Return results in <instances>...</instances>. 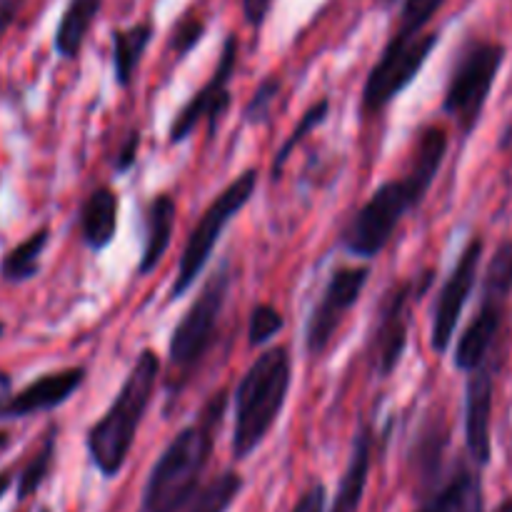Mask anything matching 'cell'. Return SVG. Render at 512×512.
I'll list each match as a JSON object with an SVG mask.
<instances>
[{"instance_id":"cell-1","label":"cell","mask_w":512,"mask_h":512,"mask_svg":"<svg viewBox=\"0 0 512 512\" xmlns=\"http://www.w3.org/2000/svg\"><path fill=\"white\" fill-rule=\"evenodd\" d=\"M448 153V133L440 125H430L418 135L413 160L400 180L380 185L368 203L355 210L340 233V245L358 258H375L385 250L398 225L410 210L418 208L438 178Z\"/></svg>"},{"instance_id":"cell-2","label":"cell","mask_w":512,"mask_h":512,"mask_svg":"<svg viewBox=\"0 0 512 512\" xmlns=\"http://www.w3.org/2000/svg\"><path fill=\"white\" fill-rule=\"evenodd\" d=\"M225 413V390L205 405L203 415L195 425L180 430L163 455L143 490V512H183L198 493L200 478L210 463L215 430Z\"/></svg>"},{"instance_id":"cell-3","label":"cell","mask_w":512,"mask_h":512,"mask_svg":"<svg viewBox=\"0 0 512 512\" xmlns=\"http://www.w3.org/2000/svg\"><path fill=\"white\" fill-rule=\"evenodd\" d=\"M160 375V358L153 350H143L130 368L123 388L115 395L113 405L103 418L88 430L85 448L90 460L105 478H115L128 460L140 423L153 400L155 383Z\"/></svg>"},{"instance_id":"cell-4","label":"cell","mask_w":512,"mask_h":512,"mask_svg":"<svg viewBox=\"0 0 512 512\" xmlns=\"http://www.w3.org/2000/svg\"><path fill=\"white\" fill-rule=\"evenodd\" d=\"M293 360L288 348H270L245 370L235 388L233 458L245 460L263 445L288 400Z\"/></svg>"},{"instance_id":"cell-5","label":"cell","mask_w":512,"mask_h":512,"mask_svg":"<svg viewBox=\"0 0 512 512\" xmlns=\"http://www.w3.org/2000/svg\"><path fill=\"white\" fill-rule=\"evenodd\" d=\"M505 63V48L490 40H475L463 48L450 73L443 98V113L455 120L460 135L468 138L478 128L480 115L493 93L495 78Z\"/></svg>"},{"instance_id":"cell-6","label":"cell","mask_w":512,"mask_h":512,"mask_svg":"<svg viewBox=\"0 0 512 512\" xmlns=\"http://www.w3.org/2000/svg\"><path fill=\"white\" fill-rule=\"evenodd\" d=\"M258 178V170L248 168L245 173H240L223 193H218V198L208 205L203 218L198 220V225H195L193 233H190L183 255H180L178 273H175L170 298H183V295L193 288L198 275L203 273V268L208 265L220 235L225 233L230 220H233L235 215L250 203V198H253L255 188H258Z\"/></svg>"},{"instance_id":"cell-7","label":"cell","mask_w":512,"mask_h":512,"mask_svg":"<svg viewBox=\"0 0 512 512\" xmlns=\"http://www.w3.org/2000/svg\"><path fill=\"white\" fill-rule=\"evenodd\" d=\"M228 293L230 268L223 265V268L203 285L200 295L193 300V305L185 310L178 328L173 330V338H170V363H173L180 380H185V375L205 358V353H208L210 345H213L215 333H218V323L220 318H223Z\"/></svg>"},{"instance_id":"cell-8","label":"cell","mask_w":512,"mask_h":512,"mask_svg":"<svg viewBox=\"0 0 512 512\" xmlns=\"http://www.w3.org/2000/svg\"><path fill=\"white\" fill-rule=\"evenodd\" d=\"M438 33H403L395 30L388 48L383 50L375 68L370 70L363 90L365 113H380L385 105L393 103L423 70L425 60L430 58L433 48L438 45Z\"/></svg>"},{"instance_id":"cell-9","label":"cell","mask_w":512,"mask_h":512,"mask_svg":"<svg viewBox=\"0 0 512 512\" xmlns=\"http://www.w3.org/2000/svg\"><path fill=\"white\" fill-rule=\"evenodd\" d=\"M368 265H353V268H338L330 275L323 290V298L315 305L313 315L305 328V350L310 358H320L333 343L335 333L343 325L345 315L358 305L365 285H368Z\"/></svg>"},{"instance_id":"cell-10","label":"cell","mask_w":512,"mask_h":512,"mask_svg":"<svg viewBox=\"0 0 512 512\" xmlns=\"http://www.w3.org/2000/svg\"><path fill=\"white\" fill-rule=\"evenodd\" d=\"M235 63H238V40L235 35H230L223 45L213 78L175 115L173 128H170V143H183L185 138H190L200 120H208V135L213 138L220 120L230 108V78L235 73Z\"/></svg>"},{"instance_id":"cell-11","label":"cell","mask_w":512,"mask_h":512,"mask_svg":"<svg viewBox=\"0 0 512 512\" xmlns=\"http://www.w3.org/2000/svg\"><path fill=\"white\" fill-rule=\"evenodd\" d=\"M480 260H483V240L473 238L465 245L453 273L448 275L445 285L440 288L438 303H435L433 310V338H430L433 350L438 355L448 353L450 343H453L460 315H463L465 305H468L470 295L475 290V283H478Z\"/></svg>"},{"instance_id":"cell-12","label":"cell","mask_w":512,"mask_h":512,"mask_svg":"<svg viewBox=\"0 0 512 512\" xmlns=\"http://www.w3.org/2000/svg\"><path fill=\"white\" fill-rule=\"evenodd\" d=\"M413 298V283L393 285L383 295L378 308V323L373 333V365L378 378H388L398 370L408 348V305Z\"/></svg>"},{"instance_id":"cell-13","label":"cell","mask_w":512,"mask_h":512,"mask_svg":"<svg viewBox=\"0 0 512 512\" xmlns=\"http://www.w3.org/2000/svg\"><path fill=\"white\" fill-rule=\"evenodd\" d=\"M495 378L488 363L473 370L465 388V445L475 468H488L493 458Z\"/></svg>"},{"instance_id":"cell-14","label":"cell","mask_w":512,"mask_h":512,"mask_svg":"<svg viewBox=\"0 0 512 512\" xmlns=\"http://www.w3.org/2000/svg\"><path fill=\"white\" fill-rule=\"evenodd\" d=\"M85 383V368H65L55 370V373L40 375L30 385H25L20 393L10 398L8 408H5V418H28V415L48 413V410L60 408L68 403L70 395Z\"/></svg>"},{"instance_id":"cell-15","label":"cell","mask_w":512,"mask_h":512,"mask_svg":"<svg viewBox=\"0 0 512 512\" xmlns=\"http://www.w3.org/2000/svg\"><path fill=\"white\" fill-rule=\"evenodd\" d=\"M480 308L475 318L470 320L468 328L460 335L458 345H455V368L463 373H473V370L483 368L490 358L495 340H498L500 328H503L505 318V300L485 298L480 295Z\"/></svg>"},{"instance_id":"cell-16","label":"cell","mask_w":512,"mask_h":512,"mask_svg":"<svg viewBox=\"0 0 512 512\" xmlns=\"http://www.w3.org/2000/svg\"><path fill=\"white\" fill-rule=\"evenodd\" d=\"M418 512H485L480 473L470 465L458 463L445 485H440Z\"/></svg>"},{"instance_id":"cell-17","label":"cell","mask_w":512,"mask_h":512,"mask_svg":"<svg viewBox=\"0 0 512 512\" xmlns=\"http://www.w3.org/2000/svg\"><path fill=\"white\" fill-rule=\"evenodd\" d=\"M370 465H373V430L368 423H363L353 438V453H350L348 468L340 478L330 512H358L365 488H368Z\"/></svg>"},{"instance_id":"cell-18","label":"cell","mask_w":512,"mask_h":512,"mask_svg":"<svg viewBox=\"0 0 512 512\" xmlns=\"http://www.w3.org/2000/svg\"><path fill=\"white\" fill-rule=\"evenodd\" d=\"M175 225V200L170 195H158L148 203L143 215V253H140L138 275L145 278L160 265L168 253Z\"/></svg>"},{"instance_id":"cell-19","label":"cell","mask_w":512,"mask_h":512,"mask_svg":"<svg viewBox=\"0 0 512 512\" xmlns=\"http://www.w3.org/2000/svg\"><path fill=\"white\" fill-rule=\"evenodd\" d=\"M118 230V195L100 185L80 208V233L90 250H105Z\"/></svg>"},{"instance_id":"cell-20","label":"cell","mask_w":512,"mask_h":512,"mask_svg":"<svg viewBox=\"0 0 512 512\" xmlns=\"http://www.w3.org/2000/svg\"><path fill=\"white\" fill-rule=\"evenodd\" d=\"M150 38H153V25L150 23H138L133 28L113 33V68L120 88H128L133 83L135 70H138L140 60L148 50Z\"/></svg>"},{"instance_id":"cell-21","label":"cell","mask_w":512,"mask_h":512,"mask_svg":"<svg viewBox=\"0 0 512 512\" xmlns=\"http://www.w3.org/2000/svg\"><path fill=\"white\" fill-rule=\"evenodd\" d=\"M103 0H70L65 8L63 18H60L58 33H55V50L63 58H78L80 48L85 43L90 25H93L95 15L100 13Z\"/></svg>"},{"instance_id":"cell-22","label":"cell","mask_w":512,"mask_h":512,"mask_svg":"<svg viewBox=\"0 0 512 512\" xmlns=\"http://www.w3.org/2000/svg\"><path fill=\"white\" fill-rule=\"evenodd\" d=\"M448 443V428H445V423L440 418L428 423V428L420 433L418 445H415L413 455H410V463H413L415 475H418L420 488H430L433 480H438Z\"/></svg>"},{"instance_id":"cell-23","label":"cell","mask_w":512,"mask_h":512,"mask_svg":"<svg viewBox=\"0 0 512 512\" xmlns=\"http://www.w3.org/2000/svg\"><path fill=\"white\" fill-rule=\"evenodd\" d=\"M50 230L40 228L33 235L23 240V243L15 245L13 250H8L0 263V278L5 283H25V280L35 278L40 270V258H43L45 248H48Z\"/></svg>"},{"instance_id":"cell-24","label":"cell","mask_w":512,"mask_h":512,"mask_svg":"<svg viewBox=\"0 0 512 512\" xmlns=\"http://www.w3.org/2000/svg\"><path fill=\"white\" fill-rule=\"evenodd\" d=\"M240 490H243V478L238 473H233V470H225L213 483L200 488L190 498V503L185 505L183 512H225L235 503Z\"/></svg>"},{"instance_id":"cell-25","label":"cell","mask_w":512,"mask_h":512,"mask_svg":"<svg viewBox=\"0 0 512 512\" xmlns=\"http://www.w3.org/2000/svg\"><path fill=\"white\" fill-rule=\"evenodd\" d=\"M328 110H330V100H318V103L310 105V108L305 110L303 118L298 120V125H295L293 133L288 135V140H285V143L280 145L278 153H275L273 170H270V173H273V180H280L285 163L290 160V153H293V150L298 148L305 138H308V133H313L318 125L325 123V118H328Z\"/></svg>"},{"instance_id":"cell-26","label":"cell","mask_w":512,"mask_h":512,"mask_svg":"<svg viewBox=\"0 0 512 512\" xmlns=\"http://www.w3.org/2000/svg\"><path fill=\"white\" fill-rule=\"evenodd\" d=\"M55 433H58L55 428L48 430V435H45V440L40 443V448L35 450L30 463L25 465L23 473H20L18 500H28L30 495L38 493L40 485H43L45 478L50 475V468H53V458H55Z\"/></svg>"},{"instance_id":"cell-27","label":"cell","mask_w":512,"mask_h":512,"mask_svg":"<svg viewBox=\"0 0 512 512\" xmlns=\"http://www.w3.org/2000/svg\"><path fill=\"white\" fill-rule=\"evenodd\" d=\"M512 293V240H503L495 248L483 278V295L485 298L505 300L508 303Z\"/></svg>"},{"instance_id":"cell-28","label":"cell","mask_w":512,"mask_h":512,"mask_svg":"<svg viewBox=\"0 0 512 512\" xmlns=\"http://www.w3.org/2000/svg\"><path fill=\"white\" fill-rule=\"evenodd\" d=\"M285 328V318L278 308L268 303L255 305L253 313H250V323H248V340L250 345H265L270 338L280 333Z\"/></svg>"},{"instance_id":"cell-29","label":"cell","mask_w":512,"mask_h":512,"mask_svg":"<svg viewBox=\"0 0 512 512\" xmlns=\"http://www.w3.org/2000/svg\"><path fill=\"white\" fill-rule=\"evenodd\" d=\"M445 0H405L403 13H400L398 30L403 33H425V25L438 15V10L443 8Z\"/></svg>"},{"instance_id":"cell-30","label":"cell","mask_w":512,"mask_h":512,"mask_svg":"<svg viewBox=\"0 0 512 512\" xmlns=\"http://www.w3.org/2000/svg\"><path fill=\"white\" fill-rule=\"evenodd\" d=\"M278 93H280V78H275V75L265 78L263 83L258 85V90L253 93V98L248 100V105H245L243 118L248 120V123H265V120L270 118V110H273V103L275 98H278Z\"/></svg>"},{"instance_id":"cell-31","label":"cell","mask_w":512,"mask_h":512,"mask_svg":"<svg viewBox=\"0 0 512 512\" xmlns=\"http://www.w3.org/2000/svg\"><path fill=\"white\" fill-rule=\"evenodd\" d=\"M205 33V23L198 18H183L178 25H175L173 35H170V48L175 50L178 58L188 55L190 50L198 45V40L203 38Z\"/></svg>"},{"instance_id":"cell-32","label":"cell","mask_w":512,"mask_h":512,"mask_svg":"<svg viewBox=\"0 0 512 512\" xmlns=\"http://www.w3.org/2000/svg\"><path fill=\"white\" fill-rule=\"evenodd\" d=\"M325 503H328V493H325L323 483H315L300 495V500L295 503L293 512H325Z\"/></svg>"},{"instance_id":"cell-33","label":"cell","mask_w":512,"mask_h":512,"mask_svg":"<svg viewBox=\"0 0 512 512\" xmlns=\"http://www.w3.org/2000/svg\"><path fill=\"white\" fill-rule=\"evenodd\" d=\"M138 148H140V133L135 130V133L128 135V140H125L123 148H120L118 158H115V170H118V173H128V170L133 168V163L138 160Z\"/></svg>"},{"instance_id":"cell-34","label":"cell","mask_w":512,"mask_h":512,"mask_svg":"<svg viewBox=\"0 0 512 512\" xmlns=\"http://www.w3.org/2000/svg\"><path fill=\"white\" fill-rule=\"evenodd\" d=\"M270 3L273 0H243V15L253 28H260L270 13Z\"/></svg>"},{"instance_id":"cell-35","label":"cell","mask_w":512,"mask_h":512,"mask_svg":"<svg viewBox=\"0 0 512 512\" xmlns=\"http://www.w3.org/2000/svg\"><path fill=\"white\" fill-rule=\"evenodd\" d=\"M25 0H0V43H3L5 33L13 25V20L18 18L20 8H23Z\"/></svg>"},{"instance_id":"cell-36","label":"cell","mask_w":512,"mask_h":512,"mask_svg":"<svg viewBox=\"0 0 512 512\" xmlns=\"http://www.w3.org/2000/svg\"><path fill=\"white\" fill-rule=\"evenodd\" d=\"M10 398H13V380H10L8 373L0 370V420H3L5 408H8Z\"/></svg>"},{"instance_id":"cell-37","label":"cell","mask_w":512,"mask_h":512,"mask_svg":"<svg viewBox=\"0 0 512 512\" xmlns=\"http://www.w3.org/2000/svg\"><path fill=\"white\" fill-rule=\"evenodd\" d=\"M10 483H13V475H10L8 470H5V473H0V498H3V495L8 493Z\"/></svg>"},{"instance_id":"cell-38","label":"cell","mask_w":512,"mask_h":512,"mask_svg":"<svg viewBox=\"0 0 512 512\" xmlns=\"http://www.w3.org/2000/svg\"><path fill=\"white\" fill-rule=\"evenodd\" d=\"M8 445H10V433H8V430H0V453H3Z\"/></svg>"},{"instance_id":"cell-39","label":"cell","mask_w":512,"mask_h":512,"mask_svg":"<svg viewBox=\"0 0 512 512\" xmlns=\"http://www.w3.org/2000/svg\"><path fill=\"white\" fill-rule=\"evenodd\" d=\"M495 512H512V498L503 500V503L498 505V510H495Z\"/></svg>"},{"instance_id":"cell-40","label":"cell","mask_w":512,"mask_h":512,"mask_svg":"<svg viewBox=\"0 0 512 512\" xmlns=\"http://www.w3.org/2000/svg\"><path fill=\"white\" fill-rule=\"evenodd\" d=\"M3 330H5V325H3V320H0V335H3Z\"/></svg>"},{"instance_id":"cell-41","label":"cell","mask_w":512,"mask_h":512,"mask_svg":"<svg viewBox=\"0 0 512 512\" xmlns=\"http://www.w3.org/2000/svg\"><path fill=\"white\" fill-rule=\"evenodd\" d=\"M38 512H50V510H48V508H40Z\"/></svg>"}]
</instances>
